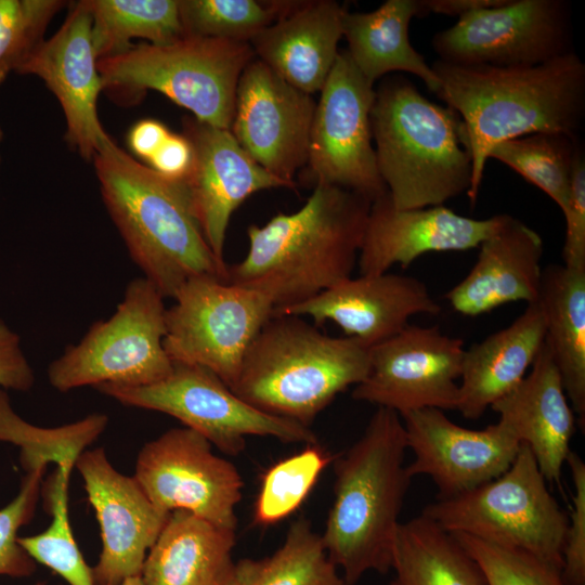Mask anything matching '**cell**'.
<instances>
[{
	"label": "cell",
	"mask_w": 585,
	"mask_h": 585,
	"mask_svg": "<svg viewBox=\"0 0 585 585\" xmlns=\"http://www.w3.org/2000/svg\"><path fill=\"white\" fill-rule=\"evenodd\" d=\"M431 67L440 83L437 95L460 116L467 130L471 205L496 144L538 132L580 139L585 64L574 51L534 66H463L437 60Z\"/></svg>",
	"instance_id": "1"
},
{
	"label": "cell",
	"mask_w": 585,
	"mask_h": 585,
	"mask_svg": "<svg viewBox=\"0 0 585 585\" xmlns=\"http://www.w3.org/2000/svg\"><path fill=\"white\" fill-rule=\"evenodd\" d=\"M370 205L352 191L315 186L299 210L248 227V251L227 266V282L262 292L282 310L352 277Z\"/></svg>",
	"instance_id": "2"
},
{
	"label": "cell",
	"mask_w": 585,
	"mask_h": 585,
	"mask_svg": "<svg viewBox=\"0 0 585 585\" xmlns=\"http://www.w3.org/2000/svg\"><path fill=\"white\" fill-rule=\"evenodd\" d=\"M92 160L103 203L130 258L164 298H173L192 277L227 282L229 265L210 250L182 180L142 165L114 141Z\"/></svg>",
	"instance_id": "3"
},
{
	"label": "cell",
	"mask_w": 585,
	"mask_h": 585,
	"mask_svg": "<svg viewBox=\"0 0 585 585\" xmlns=\"http://www.w3.org/2000/svg\"><path fill=\"white\" fill-rule=\"evenodd\" d=\"M400 415L378 407L363 434L334 458V500L323 534L326 554L355 585L369 571L391 570L399 517L412 478L404 465Z\"/></svg>",
	"instance_id": "4"
},
{
	"label": "cell",
	"mask_w": 585,
	"mask_h": 585,
	"mask_svg": "<svg viewBox=\"0 0 585 585\" xmlns=\"http://www.w3.org/2000/svg\"><path fill=\"white\" fill-rule=\"evenodd\" d=\"M369 119L378 172L395 208L441 206L468 193L472 154L453 108L393 75L375 91Z\"/></svg>",
	"instance_id": "5"
},
{
	"label": "cell",
	"mask_w": 585,
	"mask_h": 585,
	"mask_svg": "<svg viewBox=\"0 0 585 585\" xmlns=\"http://www.w3.org/2000/svg\"><path fill=\"white\" fill-rule=\"evenodd\" d=\"M369 348L330 337L301 316L273 315L251 341L230 389L251 406L310 427L350 386L365 379Z\"/></svg>",
	"instance_id": "6"
},
{
	"label": "cell",
	"mask_w": 585,
	"mask_h": 585,
	"mask_svg": "<svg viewBox=\"0 0 585 585\" xmlns=\"http://www.w3.org/2000/svg\"><path fill=\"white\" fill-rule=\"evenodd\" d=\"M256 58L249 42L182 37L167 44H133L98 61L103 91L134 103L155 90L210 126L231 127L238 80Z\"/></svg>",
	"instance_id": "7"
},
{
	"label": "cell",
	"mask_w": 585,
	"mask_h": 585,
	"mask_svg": "<svg viewBox=\"0 0 585 585\" xmlns=\"http://www.w3.org/2000/svg\"><path fill=\"white\" fill-rule=\"evenodd\" d=\"M421 514L450 533L521 549L562 569L568 514L525 443L503 474L461 495L437 499Z\"/></svg>",
	"instance_id": "8"
},
{
	"label": "cell",
	"mask_w": 585,
	"mask_h": 585,
	"mask_svg": "<svg viewBox=\"0 0 585 585\" xmlns=\"http://www.w3.org/2000/svg\"><path fill=\"white\" fill-rule=\"evenodd\" d=\"M162 295L144 277L130 281L114 314L94 322L76 344L48 366L60 392L104 384L141 387L167 378L173 363L164 348Z\"/></svg>",
	"instance_id": "9"
},
{
	"label": "cell",
	"mask_w": 585,
	"mask_h": 585,
	"mask_svg": "<svg viewBox=\"0 0 585 585\" xmlns=\"http://www.w3.org/2000/svg\"><path fill=\"white\" fill-rule=\"evenodd\" d=\"M95 389L122 405L170 415L231 456L243 452L247 435L317 443L310 427L251 406L216 374L198 365L173 363L167 378L148 386L104 384Z\"/></svg>",
	"instance_id": "10"
},
{
	"label": "cell",
	"mask_w": 585,
	"mask_h": 585,
	"mask_svg": "<svg viewBox=\"0 0 585 585\" xmlns=\"http://www.w3.org/2000/svg\"><path fill=\"white\" fill-rule=\"evenodd\" d=\"M166 310L164 348L172 363L198 365L229 388L274 306L262 292L202 275L186 281Z\"/></svg>",
	"instance_id": "11"
},
{
	"label": "cell",
	"mask_w": 585,
	"mask_h": 585,
	"mask_svg": "<svg viewBox=\"0 0 585 585\" xmlns=\"http://www.w3.org/2000/svg\"><path fill=\"white\" fill-rule=\"evenodd\" d=\"M347 50L339 51L315 106L307 159V182L335 185L372 203L387 193L372 144L375 90Z\"/></svg>",
	"instance_id": "12"
},
{
	"label": "cell",
	"mask_w": 585,
	"mask_h": 585,
	"mask_svg": "<svg viewBox=\"0 0 585 585\" xmlns=\"http://www.w3.org/2000/svg\"><path fill=\"white\" fill-rule=\"evenodd\" d=\"M572 41L569 1L505 0L437 32L432 49L448 64L522 67L574 51Z\"/></svg>",
	"instance_id": "13"
},
{
	"label": "cell",
	"mask_w": 585,
	"mask_h": 585,
	"mask_svg": "<svg viewBox=\"0 0 585 585\" xmlns=\"http://www.w3.org/2000/svg\"><path fill=\"white\" fill-rule=\"evenodd\" d=\"M164 514L185 510L236 529L244 482L236 467L214 455L210 442L190 428H173L147 442L133 476Z\"/></svg>",
	"instance_id": "14"
},
{
	"label": "cell",
	"mask_w": 585,
	"mask_h": 585,
	"mask_svg": "<svg viewBox=\"0 0 585 585\" xmlns=\"http://www.w3.org/2000/svg\"><path fill=\"white\" fill-rule=\"evenodd\" d=\"M464 342L437 326L407 324L393 337L369 348V370L351 393L396 412L457 410Z\"/></svg>",
	"instance_id": "15"
},
{
	"label": "cell",
	"mask_w": 585,
	"mask_h": 585,
	"mask_svg": "<svg viewBox=\"0 0 585 585\" xmlns=\"http://www.w3.org/2000/svg\"><path fill=\"white\" fill-rule=\"evenodd\" d=\"M315 106L311 94L253 58L238 80L230 131L261 167L295 183L307 164Z\"/></svg>",
	"instance_id": "16"
},
{
	"label": "cell",
	"mask_w": 585,
	"mask_h": 585,
	"mask_svg": "<svg viewBox=\"0 0 585 585\" xmlns=\"http://www.w3.org/2000/svg\"><path fill=\"white\" fill-rule=\"evenodd\" d=\"M406 446L414 455L406 466L411 478L429 477L437 499L469 492L503 474L515 460L521 442L500 420L473 430L452 421L444 411L422 408L400 416Z\"/></svg>",
	"instance_id": "17"
},
{
	"label": "cell",
	"mask_w": 585,
	"mask_h": 585,
	"mask_svg": "<svg viewBox=\"0 0 585 585\" xmlns=\"http://www.w3.org/2000/svg\"><path fill=\"white\" fill-rule=\"evenodd\" d=\"M182 134L192 146V164L182 179L193 214L218 262L224 261V243L233 212L246 198L268 188H295L261 167L229 129L184 117Z\"/></svg>",
	"instance_id": "18"
},
{
	"label": "cell",
	"mask_w": 585,
	"mask_h": 585,
	"mask_svg": "<svg viewBox=\"0 0 585 585\" xmlns=\"http://www.w3.org/2000/svg\"><path fill=\"white\" fill-rule=\"evenodd\" d=\"M100 524L102 551L93 571L95 585H120L141 576L145 558L168 516L150 500L134 477L118 472L102 447L76 460Z\"/></svg>",
	"instance_id": "19"
},
{
	"label": "cell",
	"mask_w": 585,
	"mask_h": 585,
	"mask_svg": "<svg viewBox=\"0 0 585 585\" xmlns=\"http://www.w3.org/2000/svg\"><path fill=\"white\" fill-rule=\"evenodd\" d=\"M98 61L91 17L80 0L70 4L60 29L16 72L39 77L55 95L66 121L65 140L86 160L113 141L98 114L103 91Z\"/></svg>",
	"instance_id": "20"
},
{
	"label": "cell",
	"mask_w": 585,
	"mask_h": 585,
	"mask_svg": "<svg viewBox=\"0 0 585 585\" xmlns=\"http://www.w3.org/2000/svg\"><path fill=\"white\" fill-rule=\"evenodd\" d=\"M509 217L500 213L487 219H472L443 205L398 209L387 192L369 208L358 257L360 274H382L396 263L407 268L427 252L477 248Z\"/></svg>",
	"instance_id": "21"
},
{
	"label": "cell",
	"mask_w": 585,
	"mask_h": 585,
	"mask_svg": "<svg viewBox=\"0 0 585 585\" xmlns=\"http://www.w3.org/2000/svg\"><path fill=\"white\" fill-rule=\"evenodd\" d=\"M440 304L420 280L396 273L348 278L273 315L309 316L338 325L346 337L372 348L401 332L416 314H438Z\"/></svg>",
	"instance_id": "22"
},
{
	"label": "cell",
	"mask_w": 585,
	"mask_h": 585,
	"mask_svg": "<svg viewBox=\"0 0 585 585\" xmlns=\"http://www.w3.org/2000/svg\"><path fill=\"white\" fill-rule=\"evenodd\" d=\"M491 408L531 448L546 481L559 484L576 420L546 339L529 374Z\"/></svg>",
	"instance_id": "23"
},
{
	"label": "cell",
	"mask_w": 585,
	"mask_h": 585,
	"mask_svg": "<svg viewBox=\"0 0 585 585\" xmlns=\"http://www.w3.org/2000/svg\"><path fill=\"white\" fill-rule=\"evenodd\" d=\"M478 248L471 270L445 295L456 312L477 316L509 302L538 300L544 245L536 231L510 216Z\"/></svg>",
	"instance_id": "24"
},
{
	"label": "cell",
	"mask_w": 585,
	"mask_h": 585,
	"mask_svg": "<svg viewBox=\"0 0 585 585\" xmlns=\"http://www.w3.org/2000/svg\"><path fill=\"white\" fill-rule=\"evenodd\" d=\"M346 11L332 0L287 1L284 14L249 43L286 82L308 94L320 92L339 53Z\"/></svg>",
	"instance_id": "25"
},
{
	"label": "cell",
	"mask_w": 585,
	"mask_h": 585,
	"mask_svg": "<svg viewBox=\"0 0 585 585\" xmlns=\"http://www.w3.org/2000/svg\"><path fill=\"white\" fill-rule=\"evenodd\" d=\"M546 337L538 301L529 303L507 327L465 349L457 411L477 419L526 375Z\"/></svg>",
	"instance_id": "26"
},
{
	"label": "cell",
	"mask_w": 585,
	"mask_h": 585,
	"mask_svg": "<svg viewBox=\"0 0 585 585\" xmlns=\"http://www.w3.org/2000/svg\"><path fill=\"white\" fill-rule=\"evenodd\" d=\"M235 530L174 510L150 549L145 585H237Z\"/></svg>",
	"instance_id": "27"
},
{
	"label": "cell",
	"mask_w": 585,
	"mask_h": 585,
	"mask_svg": "<svg viewBox=\"0 0 585 585\" xmlns=\"http://www.w3.org/2000/svg\"><path fill=\"white\" fill-rule=\"evenodd\" d=\"M419 16L418 0H387L372 12H348L342 18V36L348 54L370 82L393 73H411L438 93L440 83L425 57L410 41L408 27Z\"/></svg>",
	"instance_id": "28"
},
{
	"label": "cell",
	"mask_w": 585,
	"mask_h": 585,
	"mask_svg": "<svg viewBox=\"0 0 585 585\" xmlns=\"http://www.w3.org/2000/svg\"><path fill=\"white\" fill-rule=\"evenodd\" d=\"M538 303L546 341L571 407L585 420V268L550 264L543 269Z\"/></svg>",
	"instance_id": "29"
},
{
	"label": "cell",
	"mask_w": 585,
	"mask_h": 585,
	"mask_svg": "<svg viewBox=\"0 0 585 585\" xmlns=\"http://www.w3.org/2000/svg\"><path fill=\"white\" fill-rule=\"evenodd\" d=\"M389 585H487L454 534L420 514L400 522L392 547Z\"/></svg>",
	"instance_id": "30"
},
{
	"label": "cell",
	"mask_w": 585,
	"mask_h": 585,
	"mask_svg": "<svg viewBox=\"0 0 585 585\" xmlns=\"http://www.w3.org/2000/svg\"><path fill=\"white\" fill-rule=\"evenodd\" d=\"M98 60L130 49L132 39L167 44L184 37L178 0H83Z\"/></svg>",
	"instance_id": "31"
},
{
	"label": "cell",
	"mask_w": 585,
	"mask_h": 585,
	"mask_svg": "<svg viewBox=\"0 0 585 585\" xmlns=\"http://www.w3.org/2000/svg\"><path fill=\"white\" fill-rule=\"evenodd\" d=\"M237 585H346L322 537L306 518L294 521L272 555L236 562Z\"/></svg>",
	"instance_id": "32"
},
{
	"label": "cell",
	"mask_w": 585,
	"mask_h": 585,
	"mask_svg": "<svg viewBox=\"0 0 585 585\" xmlns=\"http://www.w3.org/2000/svg\"><path fill=\"white\" fill-rule=\"evenodd\" d=\"M108 417L94 413L56 428L34 426L20 417L0 388V441L21 450L20 461L26 472L55 463L60 468H74L77 458L105 430Z\"/></svg>",
	"instance_id": "33"
},
{
	"label": "cell",
	"mask_w": 585,
	"mask_h": 585,
	"mask_svg": "<svg viewBox=\"0 0 585 585\" xmlns=\"http://www.w3.org/2000/svg\"><path fill=\"white\" fill-rule=\"evenodd\" d=\"M580 139L538 132L496 144L489 158L497 159L547 194L563 212L568 206Z\"/></svg>",
	"instance_id": "34"
},
{
	"label": "cell",
	"mask_w": 585,
	"mask_h": 585,
	"mask_svg": "<svg viewBox=\"0 0 585 585\" xmlns=\"http://www.w3.org/2000/svg\"><path fill=\"white\" fill-rule=\"evenodd\" d=\"M70 469L57 468L52 483L43 489L44 502L52 515L46 531L17 538L23 549L37 562L61 575L69 585H95L90 568L74 537L68 517Z\"/></svg>",
	"instance_id": "35"
},
{
	"label": "cell",
	"mask_w": 585,
	"mask_h": 585,
	"mask_svg": "<svg viewBox=\"0 0 585 585\" xmlns=\"http://www.w3.org/2000/svg\"><path fill=\"white\" fill-rule=\"evenodd\" d=\"M184 37L249 42L282 13L281 1L178 0Z\"/></svg>",
	"instance_id": "36"
},
{
	"label": "cell",
	"mask_w": 585,
	"mask_h": 585,
	"mask_svg": "<svg viewBox=\"0 0 585 585\" xmlns=\"http://www.w3.org/2000/svg\"><path fill=\"white\" fill-rule=\"evenodd\" d=\"M332 459L316 443L308 444L302 452L270 467L262 478L256 500V523L274 524L294 512Z\"/></svg>",
	"instance_id": "37"
},
{
	"label": "cell",
	"mask_w": 585,
	"mask_h": 585,
	"mask_svg": "<svg viewBox=\"0 0 585 585\" xmlns=\"http://www.w3.org/2000/svg\"><path fill=\"white\" fill-rule=\"evenodd\" d=\"M64 0H0V84L17 72L42 44Z\"/></svg>",
	"instance_id": "38"
},
{
	"label": "cell",
	"mask_w": 585,
	"mask_h": 585,
	"mask_svg": "<svg viewBox=\"0 0 585 585\" xmlns=\"http://www.w3.org/2000/svg\"><path fill=\"white\" fill-rule=\"evenodd\" d=\"M481 568L487 585H568L561 570L521 549L452 533Z\"/></svg>",
	"instance_id": "39"
},
{
	"label": "cell",
	"mask_w": 585,
	"mask_h": 585,
	"mask_svg": "<svg viewBox=\"0 0 585 585\" xmlns=\"http://www.w3.org/2000/svg\"><path fill=\"white\" fill-rule=\"evenodd\" d=\"M44 470L40 467L26 472L18 494L0 509V575L23 577L36 570L35 560L17 542V531L35 514Z\"/></svg>",
	"instance_id": "40"
},
{
	"label": "cell",
	"mask_w": 585,
	"mask_h": 585,
	"mask_svg": "<svg viewBox=\"0 0 585 585\" xmlns=\"http://www.w3.org/2000/svg\"><path fill=\"white\" fill-rule=\"evenodd\" d=\"M566 464L569 466L574 490L573 506L568 516L561 574L568 585H585V464L572 451Z\"/></svg>",
	"instance_id": "41"
},
{
	"label": "cell",
	"mask_w": 585,
	"mask_h": 585,
	"mask_svg": "<svg viewBox=\"0 0 585 585\" xmlns=\"http://www.w3.org/2000/svg\"><path fill=\"white\" fill-rule=\"evenodd\" d=\"M562 214L566 221L563 265L583 269L585 268V157L583 148L575 159L570 198Z\"/></svg>",
	"instance_id": "42"
},
{
	"label": "cell",
	"mask_w": 585,
	"mask_h": 585,
	"mask_svg": "<svg viewBox=\"0 0 585 585\" xmlns=\"http://www.w3.org/2000/svg\"><path fill=\"white\" fill-rule=\"evenodd\" d=\"M34 370L22 349L20 336L0 318V388L28 391Z\"/></svg>",
	"instance_id": "43"
},
{
	"label": "cell",
	"mask_w": 585,
	"mask_h": 585,
	"mask_svg": "<svg viewBox=\"0 0 585 585\" xmlns=\"http://www.w3.org/2000/svg\"><path fill=\"white\" fill-rule=\"evenodd\" d=\"M192 155L190 141L182 133L170 132L147 164L151 169L164 177L182 180L190 170Z\"/></svg>",
	"instance_id": "44"
},
{
	"label": "cell",
	"mask_w": 585,
	"mask_h": 585,
	"mask_svg": "<svg viewBox=\"0 0 585 585\" xmlns=\"http://www.w3.org/2000/svg\"><path fill=\"white\" fill-rule=\"evenodd\" d=\"M170 132L161 121L145 118L130 128L127 135L128 146L133 154L148 162Z\"/></svg>",
	"instance_id": "45"
},
{
	"label": "cell",
	"mask_w": 585,
	"mask_h": 585,
	"mask_svg": "<svg viewBox=\"0 0 585 585\" xmlns=\"http://www.w3.org/2000/svg\"><path fill=\"white\" fill-rule=\"evenodd\" d=\"M505 0H418L419 16L429 13L461 17L466 14L497 6Z\"/></svg>",
	"instance_id": "46"
},
{
	"label": "cell",
	"mask_w": 585,
	"mask_h": 585,
	"mask_svg": "<svg viewBox=\"0 0 585 585\" xmlns=\"http://www.w3.org/2000/svg\"><path fill=\"white\" fill-rule=\"evenodd\" d=\"M120 585H145L141 576L127 578Z\"/></svg>",
	"instance_id": "47"
},
{
	"label": "cell",
	"mask_w": 585,
	"mask_h": 585,
	"mask_svg": "<svg viewBox=\"0 0 585 585\" xmlns=\"http://www.w3.org/2000/svg\"><path fill=\"white\" fill-rule=\"evenodd\" d=\"M2 138H3V132H2V130L0 128V142H1Z\"/></svg>",
	"instance_id": "48"
},
{
	"label": "cell",
	"mask_w": 585,
	"mask_h": 585,
	"mask_svg": "<svg viewBox=\"0 0 585 585\" xmlns=\"http://www.w3.org/2000/svg\"><path fill=\"white\" fill-rule=\"evenodd\" d=\"M35 585H44V582H38Z\"/></svg>",
	"instance_id": "49"
}]
</instances>
